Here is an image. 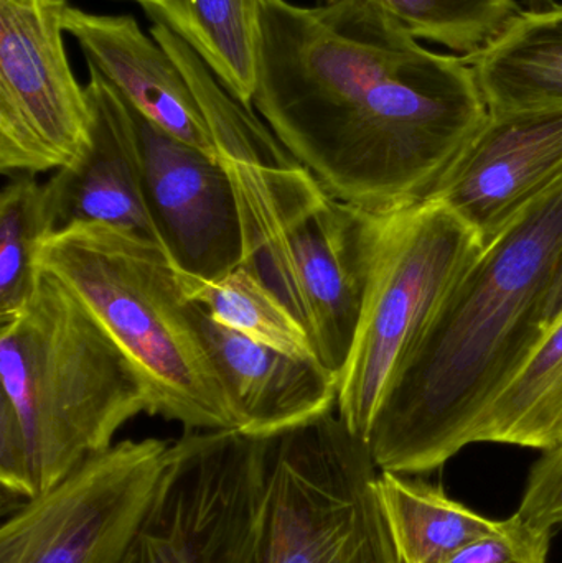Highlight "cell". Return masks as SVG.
Wrapping results in <instances>:
<instances>
[{"mask_svg":"<svg viewBox=\"0 0 562 563\" xmlns=\"http://www.w3.org/2000/svg\"><path fill=\"white\" fill-rule=\"evenodd\" d=\"M562 442V313L500 396L488 407L475 443L553 449Z\"/></svg>","mask_w":562,"mask_h":563,"instance_id":"obj_18","label":"cell"},{"mask_svg":"<svg viewBox=\"0 0 562 563\" xmlns=\"http://www.w3.org/2000/svg\"><path fill=\"white\" fill-rule=\"evenodd\" d=\"M266 439L185 430L121 563H261Z\"/></svg>","mask_w":562,"mask_h":563,"instance_id":"obj_8","label":"cell"},{"mask_svg":"<svg viewBox=\"0 0 562 563\" xmlns=\"http://www.w3.org/2000/svg\"><path fill=\"white\" fill-rule=\"evenodd\" d=\"M0 416L22 437L36 496L114 445L151 413L144 383L114 341L52 277L0 318Z\"/></svg>","mask_w":562,"mask_h":563,"instance_id":"obj_4","label":"cell"},{"mask_svg":"<svg viewBox=\"0 0 562 563\" xmlns=\"http://www.w3.org/2000/svg\"><path fill=\"white\" fill-rule=\"evenodd\" d=\"M69 7V0H0L3 175L69 167L91 141V102L65 46Z\"/></svg>","mask_w":562,"mask_h":563,"instance_id":"obj_10","label":"cell"},{"mask_svg":"<svg viewBox=\"0 0 562 563\" xmlns=\"http://www.w3.org/2000/svg\"><path fill=\"white\" fill-rule=\"evenodd\" d=\"M203 327L244 435L266 439L337 409L340 377L319 361L254 343L205 310Z\"/></svg>","mask_w":562,"mask_h":563,"instance_id":"obj_15","label":"cell"},{"mask_svg":"<svg viewBox=\"0 0 562 563\" xmlns=\"http://www.w3.org/2000/svg\"><path fill=\"white\" fill-rule=\"evenodd\" d=\"M56 224L45 184L36 175H12L0 197V318L23 307L35 291V260Z\"/></svg>","mask_w":562,"mask_h":563,"instance_id":"obj_22","label":"cell"},{"mask_svg":"<svg viewBox=\"0 0 562 563\" xmlns=\"http://www.w3.org/2000/svg\"><path fill=\"white\" fill-rule=\"evenodd\" d=\"M181 38L217 78L253 108L260 79L263 20L271 0H184Z\"/></svg>","mask_w":562,"mask_h":563,"instance_id":"obj_21","label":"cell"},{"mask_svg":"<svg viewBox=\"0 0 562 563\" xmlns=\"http://www.w3.org/2000/svg\"><path fill=\"white\" fill-rule=\"evenodd\" d=\"M66 33L86 63L152 124L208 157L217 158L210 129L190 85L170 53L142 32L131 15H102L69 7Z\"/></svg>","mask_w":562,"mask_h":563,"instance_id":"obj_14","label":"cell"},{"mask_svg":"<svg viewBox=\"0 0 562 563\" xmlns=\"http://www.w3.org/2000/svg\"><path fill=\"white\" fill-rule=\"evenodd\" d=\"M243 228L241 266L302 321L340 377L359 328L383 213L337 200L299 162H221Z\"/></svg>","mask_w":562,"mask_h":563,"instance_id":"obj_5","label":"cell"},{"mask_svg":"<svg viewBox=\"0 0 562 563\" xmlns=\"http://www.w3.org/2000/svg\"><path fill=\"white\" fill-rule=\"evenodd\" d=\"M557 0H525L528 12H547L557 5Z\"/></svg>","mask_w":562,"mask_h":563,"instance_id":"obj_28","label":"cell"},{"mask_svg":"<svg viewBox=\"0 0 562 563\" xmlns=\"http://www.w3.org/2000/svg\"><path fill=\"white\" fill-rule=\"evenodd\" d=\"M36 271L58 282L137 371L151 413L185 430H241L203 327L164 247L106 223L45 238Z\"/></svg>","mask_w":562,"mask_h":563,"instance_id":"obj_3","label":"cell"},{"mask_svg":"<svg viewBox=\"0 0 562 563\" xmlns=\"http://www.w3.org/2000/svg\"><path fill=\"white\" fill-rule=\"evenodd\" d=\"M339 0H322V3ZM416 40L445 46L464 58L491 46L524 10L515 0H363Z\"/></svg>","mask_w":562,"mask_h":563,"instance_id":"obj_23","label":"cell"},{"mask_svg":"<svg viewBox=\"0 0 562 563\" xmlns=\"http://www.w3.org/2000/svg\"><path fill=\"white\" fill-rule=\"evenodd\" d=\"M378 476L337 409L266 437L261 563H403Z\"/></svg>","mask_w":562,"mask_h":563,"instance_id":"obj_6","label":"cell"},{"mask_svg":"<svg viewBox=\"0 0 562 563\" xmlns=\"http://www.w3.org/2000/svg\"><path fill=\"white\" fill-rule=\"evenodd\" d=\"M562 178V109L488 112L429 201L487 247Z\"/></svg>","mask_w":562,"mask_h":563,"instance_id":"obj_11","label":"cell"},{"mask_svg":"<svg viewBox=\"0 0 562 563\" xmlns=\"http://www.w3.org/2000/svg\"><path fill=\"white\" fill-rule=\"evenodd\" d=\"M488 112L562 109V5L524 10L484 52L467 58Z\"/></svg>","mask_w":562,"mask_h":563,"instance_id":"obj_16","label":"cell"},{"mask_svg":"<svg viewBox=\"0 0 562 563\" xmlns=\"http://www.w3.org/2000/svg\"><path fill=\"white\" fill-rule=\"evenodd\" d=\"M562 313V263L560 271H558L557 280H554L553 288H551L550 295H548L547 303H544L543 310V331L548 330L550 324L560 318Z\"/></svg>","mask_w":562,"mask_h":563,"instance_id":"obj_27","label":"cell"},{"mask_svg":"<svg viewBox=\"0 0 562 563\" xmlns=\"http://www.w3.org/2000/svg\"><path fill=\"white\" fill-rule=\"evenodd\" d=\"M161 439L122 440L89 456L0 531V563H121L172 456Z\"/></svg>","mask_w":562,"mask_h":563,"instance_id":"obj_9","label":"cell"},{"mask_svg":"<svg viewBox=\"0 0 562 563\" xmlns=\"http://www.w3.org/2000/svg\"><path fill=\"white\" fill-rule=\"evenodd\" d=\"M129 2L139 3L144 7L145 12L161 16L178 35L184 33L187 25L184 0H129Z\"/></svg>","mask_w":562,"mask_h":563,"instance_id":"obj_26","label":"cell"},{"mask_svg":"<svg viewBox=\"0 0 562 563\" xmlns=\"http://www.w3.org/2000/svg\"><path fill=\"white\" fill-rule=\"evenodd\" d=\"M131 112L141 142L145 198L165 253L181 273L200 279H217L240 267L243 228L221 162L172 137L132 106Z\"/></svg>","mask_w":562,"mask_h":563,"instance_id":"obj_12","label":"cell"},{"mask_svg":"<svg viewBox=\"0 0 562 563\" xmlns=\"http://www.w3.org/2000/svg\"><path fill=\"white\" fill-rule=\"evenodd\" d=\"M178 274L187 297L211 320L287 356L320 363L302 321L246 267H236L217 279H200L180 269Z\"/></svg>","mask_w":562,"mask_h":563,"instance_id":"obj_20","label":"cell"},{"mask_svg":"<svg viewBox=\"0 0 562 563\" xmlns=\"http://www.w3.org/2000/svg\"><path fill=\"white\" fill-rule=\"evenodd\" d=\"M378 495L403 563H444L502 528L419 475L379 472Z\"/></svg>","mask_w":562,"mask_h":563,"instance_id":"obj_17","label":"cell"},{"mask_svg":"<svg viewBox=\"0 0 562 563\" xmlns=\"http://www.w3.org/2000/svg\"><path fill=\"white\" fill-rule=\"evenodd\" d=\"M151 35L170 53L194 91L217 147L220 162H254V164H294L297 162L283 147L256 111L243 104L201 56L155 13Z\"/></svg>","mask_w":562,"mask_h":563,"instance_id":"obj_19","label":"cell"},{"mask_svg":"<svg viewBox=\"0 0 562 563\" xmlns=\"http://www.w3.org/2000/svg\"><path fill=\"white\" fill-rule=\"evenodd\" d=\"M91 141L85 154L45 181L56 230L76 223H106L161 244L144 190V162L131 106L88 65ZM162 246V244H161Z\"/></svg>","mask_w":562,"mask_h":563,"instance_id":"obj_13","label":"cell"},{"mask_svg":"<svg viewBox=\"0 0 562 563\" xmlns=\"http://www.w3.org/2000/svg\"><path fill=\"white\" fill-rule=\"evenodd\" d=\"M477 236L436 201L383 213L365 300L340 374L337 412L368 440L406 357L478 254Z\"/></svg>","mask_w":562,"mask_h":563,"instance_id":"obj_7","label":"cell"},{"mask_svg":"<svg viewBox=\"0 0 562 563\" xmlns=\"http://www.w3.org/2000/svg\"><path fill=\"white\" fill-rule=\"evenodd\" d=\"M517 512L541 528H562V442L531 466Z\"/></svg>","mask_w":562,"mask_h":563,"instance_id":"obj_25","label":"cell"},{"mask_svg":"<svg viewBox=\"0 0 562 563\" xmlns=\"http://www.w3.org/2000/svg\"><path fill=\"white\" fill-rule=\"evenodd\" d=\"M253 108L330 195L379 213L428 201L488 118L467 58L363 0H271Z\"/></svg>","mask_w":562,"mask_h":563,"instance_id":"obj_1","label":"cell"},{"mask_svg":"<svg viewBox=\"0 0 562 563\" xmlns=\"http://www.w3.org/2000/svg\"><path fill=\"white\" fill-rule=\"evenodd\" d=\"M562 263V178L498 234L458 282L376 412L379 472L442 468L475 433L543 336Z\"/></svg>","mask_w":562,"mask_h":563,"instance_id":"obj_2","label":"cell"},{"mask_svg":"<svg viewBox=\"0 0 562 563\" xmlns=\"http://www.w3.org/2000/svg\"><path fill=\"white\" fill-rule=\"evenodd\" d=\"M553 532L515 512L498 531L471 542L444 563H548Z\"/></svg>","mask_w":562,"mask_h":563,"instance_id":"obj_24","label":"cell"}]
</instances>
